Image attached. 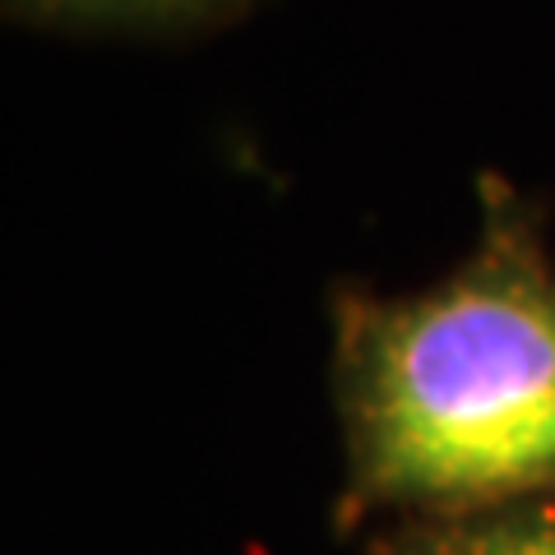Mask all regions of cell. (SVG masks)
<instances>
[{
    "instance_id": "cell-1",
    "label": "cell",
    "mask_w": 555,
    "mask_h": 555,
    "mask_svg": "<svg viewBox=\"0 0 555 555\" xmlns=\"http://www.w3.org/2000/svg\"><path fill=\"white\" fill-rule=\"evenodd\" d=\"M477 190V241L440 283L334 297L343 532L555 491L546 214L495 171Z\"/></svg>"
},
{
    "instance_id": "cell-2",
    "label": "cell",
    "mask_w": 555,
    "mask_h": 555,
    "mask_svg": "<svg viewBox=\"0 0 555 555\" xmlns=\"http://www.w3.org/2000/svg\"><path fill=\"white\" fill-rule=\"evenodd\" d=\"M366 555H555V491L371 528Z\"/></svg>"
},
{
    "instance_id": "cell-3",
    "label": "cell",
    "mask_w": 555,
    "mask_h": 555,
    "mask_svg": "<svg viewBox=\"0 0 555 555\" xmlns=\"http://www.w3.org/2000/svg\"><path fill=\"white\" fill-rule=\"evenodd\" d=\"M5 5L51 14V20H181V14L236 5V0H5Z\"/></svg>"
}]
</instances>
